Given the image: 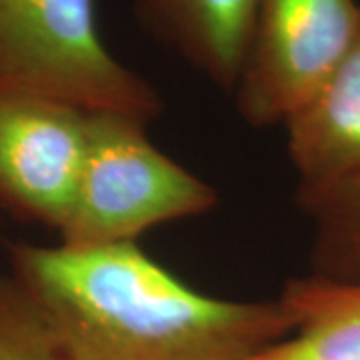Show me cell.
Wrapping results in <instances>:
<instances>
[{
  "instance_id": "8",
  "label": "cell",
  "mask_w": 360,
  "mask_h": 360,
  "mask_svg": "<svg viewBox=\"0 0 360 360\" xmlns=\"http://www.w3.org/2000/svg\"><path fill=\"white\" fill-rule=\"evenodd\" d=\"M281 298L295 330L250 360H360V283L307 274L286 284Z\"/></svg>"
},
{
  "instance_id": "7",
  "label": "cell",
  "mask_w": 360,
  "mask_h": 360,
  "mask_svg": "<svg viewBox=\"0 0 360 360\" xmlns=\"http://www.w3.org/2000/svg\"><path fill=\"white\" fill-rule=\"evenodd\" d=\"M141 25L206 80L232 92L257 0H130Z\"/></svg>"
},
{
  "instance_id": "4",
  "label": "cell",
  "mask_w": 360,
  "mask_h": 360,
  "mask_svg": "<svg viewBox=\"0 0 360 360\" xmlns=\"http://www.w3.org/2000/svg\"><path fill=\"white\" fill-rule=\"evenodd\" d=\"M360 30V0H257L234 84L252 127L284 124L342 60Z\"/></svg>"
},
{
  "instance_id": "5",
  "label": "cell",
  "mask_w": 360,
  "mask_h": 360,
  "mask_svg": "<svg viewBox=\"0 0 360 360\" xmlns=\"http://www.w3.org/2000/svg\"><path fill=\"white\" fill-rule=\"evenodd\" d=\"M89 134L90 110L0 94V205L60 234L77 200Z\"/></svg>"
},
{
  "instance_id": "9",
  "label": "cell",
  "mask_w": 360,
  "mask_h": 360,
  "mask_svg": "<svg viewBox=\"0 0 360 360\" xmlns=\"http://www.w3.org/2000/svg\"><path fill=\"white\" fill-rule=\"evenodd\" d=\"M296 200L312 226L310 274L360 283V176L298 186Z\"/></svg>"
},
{
  "instance_id": "6",
  "label": "cell",
  "mask_w": 360,
  "mask_h": 360,
  "mask_svg": "<svg viewBox=\"0 0 360 360\" xmlns=\"http://www.w3.org/2000/svg\"><path fill=\"white\" fill-rule=\"evenodd\" d=\"M298 186L360 176V30L316 94L283 124Z\"/></svg>"
},
{
  "instance_id": "10",
  "label": "cell",
  "mask_w": 360,
  "mask_h": 360,
  "mask_svg": "<svg viewBox=\"0 0 360 360\" xmlns=\"http://www.w3.org/2000/svg\"><path fill=\"white\" fill-rule=\"evenodd\" d=\"M0 360H68L26 284L0 272Z\"/></svg>"
},
{
  "instance_id": "1",
  "label": "cell",
  "mask_w": 360,
  "mask_h": 360,
  "mask_svg": "<svg viewBox=\"0 0 360 360\" xmlns=\"http://www.w3.org/2000/svg\"><path fill=\"white\" fill-rule=\"evenodd\" d=\"M68 360H250L295 330L283 302L196 290L136 243L11 246Z\"/></svg>"
},
{
  "instance_id": "2",
  "label": "cell",
  "mask_w": 360,
  "mask_h": 360,
  "mask_svg": "<svg viewBox=\"0 0 360 360\" xmlns=\"http://www.w3.org/2000/svg\"><path fill=\"white\" fill-rule=\"evenodd\" d=\"M0 94L144 122L162 112L158 90L106 46L94 0H0Z\"/></svg>"
},
{
  "instance_id": "3",
  "label": "cell",
  "mask_w": 360,
  "mask_h": 360,
  "mask_svg": "<svg viewBox=\"0 0 360 360\" xmlns=\"http://www.w3.org/2000/svg\"><path fill=\"white\" fill-rule=\"evenodd\" d=\"M146 124L120 112H90L86 160L60 245H129L150 229L217 206V191L160 153Z\"/></svg>"
}]
</instances>
